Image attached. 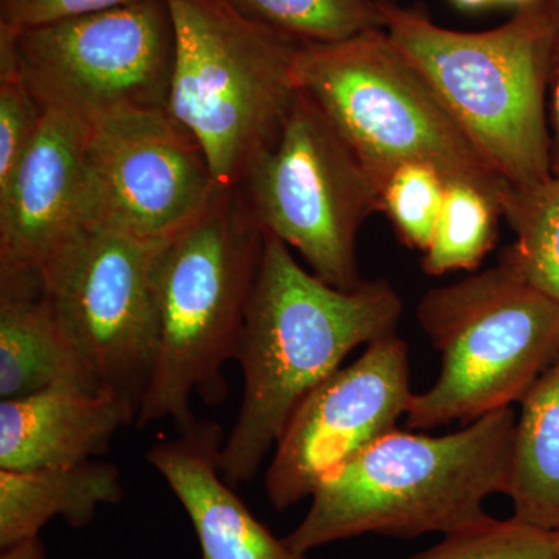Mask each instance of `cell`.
Here are the masks:
<instances>
[{
	"instance_id": "1",
	"label": "cell",
	"mask_w": 559,
	"mask_h": 559,
	"mask_svg": "<svg viewBox=\"0 0 559 559\" xmlns=\"http://www.w3.org/2000/svg\"><path fill=\"white\" fill-rule=\"evenodd\" d=\"M401 314L403 300L389 280L336 288L266 235L235 358L242 399L221 450L224 479L252 480L301 401L340 370L353 349L395 334Z\"/></svg>"
},
{
	"instance_id": "2",
	"label": "cell",
	"mask_w": 559,
	"mask_h": 559,
	"mask_svg": "<svg viewBox=\"0 0 559 559\" xmlns=\"http://www.w3.org/2000/svg\"><path fill=\"white\" fill-rule=\"evenodd\" d=\"M518 414L503 407L457 432L392 430L331 471L286 544L300 554L364 535L415 539L457 532L509 491Z\"/></svg>"
},
{
	"instance_id": "3",
	"label": "cell",
	"mask_w": 559,
	"mask_h": 559,
	"mask_svg": "<svg viewBox=\"0 0 559 559\" xmlns=\"http://www.w3.org/2000/svg\"><path fill=\"white\" fill-rule=\"evenodd\" d=\"M266 234L238 187L218 189L189 226L162 245L154 270L157 353L139 428L193 421L191 399L226 400Z\"/></svg>"
},
{
	"instance_id": "4",
	"label": "cell",
	"mask_w": 559,
	"mask_h": 559,
	"mask_svg": "<svg viewBox=\"0 0 559 559\" xmlns=\"http://www.w3.org/2000/svg\"><path fill=\"white\" fill-rule=\"evenodd\" d=\"M384 31L400 47L489 167L514 189L551 178L547 127L554 20L549 0L518 9L506 24L459 32L425 11L380 0Z\"/></svg>"
},
{
	"instance_id": "5",
	"label": "cell",
	"mask_w": 559,
	"mask_h": 559,
	"mask_svg": "<svg viewBox=\"0 0 559 559\" xmlns=\"http://www.w3.org/2000/svg\"><path fill=\"white\" fill-rule=\"evenodd\" d=\"M175 61L167 110L200 143L219 189H235L277 143L299 90L300 44L230 0H167Z\"/></svg>"
},
{
	"instance_id": "6",
	"label": "cell",
	"mask_w": 559,
	"mask_h": 559,
	"mask_svg": "<svg viewBox=\"0 0 559 559\" xmlns=\"http://www.w3.org/2000/svg\"><path fill=\"white\" fill-rule=\"evenodd\" d=\"M294 80L356 154L378 194L406 164L432 165L448 182L471 183L499 204L510 190L384 28L301 46Z\"/></svg>"
},
{
	"instance_id": "7",
	"label": "cell",
	"mask_w": 559,
	"mask_h": 559,
	"mask_svg": "<svg viewBox=\"0 0 559 559\" xmlns=\"http://www.w3.org/2000/svg\"><path fill=\"white\" fill-rule=\"evenodd\" d=\"M419 326L440 355L432 388L415 393L409 429L473 423L521 403L559 359V304L506 257L495 267L429 289Z\"/></svg>"
},
{
	"instance_id": "8",
	"label": "cell",
	"mask_w": 559,
	"mask_h": 559,
	"mask_svg": "<svg viewBox=\"0 0 559 559\" xmlns=\"http://www.w3.org/2000/svg\"><path fill=\"white\" fill-rule=\"evenodd\" d=\"M238 189L264 234L299 252L312 274L341 289L364 282L358 235L380 194L325 114L299 91L285 130Z\"/></svg>"
},
{
	"instance_id": "9",
	"label": "cell",
	"mask_w": 559,
	"mask_h": 559,
	"mask_svg": "<svg viewBox=\"0 0 559 559\" xmlns=\"http://www.w3.org/2000/svg\"><path fill=\"white\" fill-rule=\"evenodd\" d=\"M14 47L22 79L44 109L91 127L131 110L167 109L175 61L167 0L14 32Z\"/></svg>"
},
{
	"instance_id": "10",
	"label": "cell",
	"mask_w": 559,
	"mask_h": 559,
	"mask_svg": "<svg viewBox=\"0 0 559 559\" xmlns=\"http://www.w3.org/2000/svg\"><path fill=\"white\" fill-rule=\"evenodd\" d=\"M164 242L87 226L43 275L55 314L103 392L135 417L156 360L154 270Z\"/></svg>"
},
{
	"instance_id": "11",
	"label": "cell",
	"mask_w": 559,
	"mask_h": 559,
	"mask_svg": "<svg viewBox=\"0 0 559 559\" xmlns=\"http://www.w3.org/2000/svg\"><path fill=\"white\" fill-rule=\"evenodd\" d=\"M198 140L167 109L117 114L92 124L87 224L167 241L218 191Z\"/></svg>"
},
{
	"instance_id": "12",
	"label": "cell",
	"mask_w": 559,
	"mask_h": 559,
	"mask_svg": "<svg viewBox=\"0 0 559 559\" xmlns=\"http://www.w3.org/2000/svg\"><path fill=\"white\" fill-rule=\"evenodd\" d=\"M414 395L406 341L395 333L366 345L290 415L264 476L271 506L311 498L326 474L395 430Z\"/></svg>"
},
{
	"instance_id": "13",
	"label": "cell",
	"mask_w": 559,
	"mask_h": 559,
	"mask_svg": "<svg viewBox=\"0 0 559 559\" xmlns=\"http://www.w3.org/2000/svg\"><path fill=\"white\" fill-rule=\"evenodd\" d=\"M91 124L46 109L36 138L0 187V277L43 282L44 272L86 229Z\"/></svg>"
},
{
	"instance_id": "14",
	"label": "cell",
	"mask_w": 559,
	"mask_h": 559,
	"mask_svg": "<svg viewBox=\"0 0 559 559\" xmlns=\"http://www.w3.org/2000/svg\"><path fill=\"white\" fill-rule=\"evenodd\" d=\"M223 428L194 418L175 439L162 440L146 460L171 489L191 522L201 559H311L261 524L224 479Z\"/></svg>"
},
{
	"instance_id": "15",
	"label": "cell",
	"mask_w": 559,
	"mask_h": 559,
	"mask_svg": "<svg viewBox=\"0 0 559 559\" xmlns=\"http://www.w3.org/2000/svg\"><path fill=\"white\" fill-rule=\"evenodd\" d=\"M135 423L130 404L106 392L50 389L0 401V469L90 462Z\"/></svg>"
},
{
	"instance_id": "16",
	"label": "cell",
	"mask_w": 559,
	"mask_h": 559,
	"mask_svg": "<svg viewBox=\"0 0 559 559\" xmlns=\"http://www.w3.org/2000/svg\"><path fill=\"white\" fill-rule=\"evenodd\" d=\"M50 389L103 392L55 314L43 282L0 278V399Z\"/></svg>"
},
{
	"instance_id": "17",
	"label": "cell",
	"mask_w": 559,
	"mask_h": 559,
	"mask_svg": "<svg viewBox=\"0 0 559 559\" xmlns=\"http://www.w3.org/2000/svg\"><path fill=\"white\" fill-rule=\"evenodd\" d=\"M123 499L121 473L112 463L55 468L0 469V550L40 536L53 518L86 527L97 511Z\"/></svg>"
},
{
	"instance_id": "18",
	"label": "cell",
	"mask_w": 559,
	"mask_h": 559,
	"mask_svg": "<svg viewBox=\"0 0 559 559\" xmlns=\"http://www.w3.org/2000/svg\"><path fill=\"white\" fill-rule=\"evenodd\" d=\"M509 496L513 516L559 530V359L521 401Z\"/></svg>"
},
{
	"instance_id": "19",
	"label": "cell",
	"mask_w": 559,
	"mask_h": 559,
	"mask_svg": "<svg viewBox=\"0 0 559 559\" xmlns=\"http://www.w3.org/2000/svg\"><path fill=\"white\" fill-rule=\"evenodd\" d=\"M499 201L466 182H448L423 271L432 277L474 271L498 240Z\"/></svg>"
},
{
	"instance_id": "20",
	"label": "cell",
	"mask_w": 559,
	"mask_h": 559,
	"mask_svg": "<svg viewBox=\"0 0 559 559\" xmlns=\"http://www.w3.org/2000/svg\"><path fill=\"white\" fill-rule=\"evenodd\" d=\"M500 209L516 235L502 257L559 304V176L525 189L510 187Z\"/></svg>"
},
{
	"instance_id": "21",
	"label": "cell",
	"mask_w": 559,
	"mask_h": 559,
	"mask_svg": "<svg viewBox=\"0 0 559 559\" xmlns=\"http://www.w3.org/2000/svg\"><path fill=\"white\" fill-rule=\"evenodd\" d=\"M250 20L296 40L322 46L384 28L380 0H230Z\"/></svg>"
},
{
	"instance_id": "22",
	"label": "cell",
	"mask_w": 559,
	"mask_h": 559,
	"mask_svg": "<svg viewBox=\"0 0 559 559\" xmlns=\"http://www.w3.org/2000/svg\"><path fill=\"white\" fill-rule=\"evenodd\" d=\"M409 559H559L554 532L511 516L485 518L448 533L440 543Z\"/></svg>"
},
{
	"instance_id": "23",
	"label": "cell",
	"mask_w": 559,
	"mask_h": 559,
	"mask_svg": "<svg viewBox=\"0 0 559 559\" xmlns=\"http://www.w3.org/2000/svg\"><path fill=\"white\" fill-rule=\"evenodd\" d=\"M448 180L429 164H406L390 176L380 193V212L409 249H428Z\"/></svg>"
},
{
	"instance_id": "24",
	"label": "cell",
	"mask_w": 559,
	"mask_h": 559,
	"mask_svg": "<svg viewBox=\"0 0 559 559\" xmlns=\"http://www.w3.org/2000/svg\"><path fill=\"white\" fill-rule=\"evenodd\" d=\"M46 109L20 70L0 72V187L5 186L31 148Z\"/></svg>"
},
{
	"instance_id": "25",
	"label": "cell",
	"mask_w": 559,
	"mask_h": 559,
	"mask_svg": "<svg viewBox=\"0 0 559 559\" xmlns=\"http://www.w3.org/2000/svg\"><path fill=\"white\" fill-rule=\"evenodd\" d=\"M139 0H0V25L14 32L102 13Z\"/></svg>"
},
{
	"instance_id": "26",
	"label": "cell",
	"mask_w": 559,
	"mask_h": 559,
	"mask_svg": "<svg viewBox=\"0 0 559 559\" xmlns=\"http://www.w3.org/2000/svg\"><path fill=\"white\" fill-rule=\"evenodd\" d=\"M554 20V50L550 66V114L554 139H551V175L559 176V0H549Z\"/></svg>"
},
{
	"instance_id": "27",
	"label": "cell",
	"mask_w": 559,
	"mask_h": 559,
	"mask_svg": "<svg viewBox=\"0 0 559 559\" xmlns=\"http://www.w3.org/2000/svg\"><path fill=\"white\" fill-rule=\"evenodd\" d=\"M0 559H47L46 547L38 536L7 547L2 550Z\"/></svg>"
},
{
	"instance_id": "28",
	"label": "cell",
	"mask_w": 559,
	"mask_h": 559,
	"mask_svg": "<svg viewBox=\"0 0 559 559\" xmlns=\"http://www.w3.org/2000/svg\"><path fill=\"white\" fill-rule=\"evenodd\" d=\"M451 2L459 7V9L474 11L487 9V7L492 5L498 0H451Z\"/></svg>"
},
{
	"instance_id": "29",
	"label": "cell",
	"mask_w": 559,
	"mask_h": 559,
	"mask_svg": "<svg viewBox=\"0 0 559 559\" xmlns=\"http://www.w3.org/2000/svg\"><path fill=\"white\" fill-rule=\"evenodd\" d=\"M498 2L510 3V5H516L518 9H521V7L530 5L536 0H498Z\"/></svg>"
},
{
	"instance_id": "30",
	"label": "cell",
	"mask_w": 559,
	"mask_h": 559,
	"mask_svg": "<svg viewBox=\"0 0 559 559\" xmlns=\"http://www.w3.org/2000/svg\"><path fill=\"white\" fill-rule=\"evenodd\" d=\"M555 547H557L558 557H559V530L558 532H554Z\"/></svg>"
}]
</instances>
